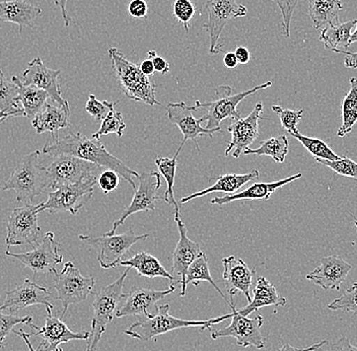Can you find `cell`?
Instances as JSON below:
<instances>
[{"label": "cell", "mask_w": 357, "mask_h": 351, "mask_svg": "<svg viewBox=\"0 0 357 351\" xmlns=\"http://www.w3.org/2000/svg\"><path fill=\"white\" fill-rule=\"evenodd\" d=\"M356 24L357 20H352L341 24L337 22V24H330L324 27L320 40L323 42L325 49L338 54H342L344 51H348L351 31Z\"/></svg>", "instance_id": "cell-31"}, {"label": "cell", "mask_w": 357, "mask_h": 351, "mask_svg": "<svg viewBox=\"0 0 357 351\" xmlns=\"http://www.w3.org/2000/svg\"><path fill=\"white\" fill-rule=\"evenodd\" d=\"M119 266L134 268L137 270L139 276L147 277V278L162 277V278L169 279L172 283L175 281L173 275L167 271L162 264L153 255L146 252L137 253L129 259L120 261Z\"/></svg>", "instance_id": "cell-32"}, {"label": "cell", "mask_w": 357, "mask_h": 351, "mask_svg": "<svg viewBox=\"0 0 357 351\" xmlns=\"http://www.w3.org/2000/svg\"><path fill=\"white\" fill-rule=\"evenodd\" d=\"M41 151H35L26 154L11 172L3 191L13 190L20 203L31 204L33 198L49 191L48 176L40 160Z\"/></svg>", "instance_id": "cell-3"}, {"label": "cell", "mask_w": 357, "mask_h": 351, "mask_svg": "<svg viewBox=\"0 0 357 351\" xmlns=\"http://www.w3.org/2000/svg\"><path fill=\"white\" fill-rule=\"evenodd\" d=\"M342 124L337 130L338 137H345L351 133L357 123V78H350V89L341 104Z\"/></svg>", "instance_id": "cell-35"}, {"label": "cell", "mask_w": 357, "mask_h": 351, "mask_svg": "<svg viewBox=\"0 0 357 351\" xmlns=\"http://www.w3.org/2000/svg\"><path fill=\"white\" fill-rule=\"evenodd\" d=\"M325 342V341L318 342V343L312 344L311 346H307V348H296L294 346L290 345V344L287 343L282 346V348H279L278 351H316L317 348H320L321 345Z\"/></svg>", "instance_id": "cell-55"}, {"label": "cell", "mask_w": 357, "mask_h": 351, "mask_svg": "<svg viewBox=\"0 0 357 351\" xmlns=\"http://www.w3.org/2000/svg\"><path fill=\"white\" fill-rule=\"evenodd\" d=\"M13 333H15V335H19L21 338H22V341L26 342V346H28L29 350L30 351H50V350H35V348H33L32 343L30 342V336L31 334H28V333L24 332V330L20 329L19 331L17 330H13ZM52 351H63L62 350V348H58V350H52Z\"/></svg>", "instance_id": "cell-57"}, {"label": "cell", "mask_w": 357, "mask_h": 351, "mask_svg": "<svg viewBox=\"0 0 357 351\" xmlns=\"http://www.w3.org/2000/svg\"><path fill=\"white\" fill-rule=\"evenodd\" d=\"M70 108L61 106L50 99L44 108L36 116L31 123L38 134L49 132L55 140H58V133L61 129L68 128Z\"/></svg>", "instance_id": "cell-25"}, {"label": "cell", "mask_w": 357, "mask_h": 351, "mask_svg": "<svg viewBox=\"0 0 357 351\" xmlns=\"http://www.w3.org/2000/svg\"><path fill=\"white\" fill-rule=\"evenodd\" d=\"M234 54L236 56L238 64H249L250 59H251V53L244 46L236 47L234 50Z\"/></svg>", "instance_id": "cell-52"}, {"label": "cell", "mask_w": 357, "mask_h": 351, "mask_svg": "<svg viewBox=\"0 0 357 351\" xmlns=\"http://www.w3.org/2000/svg\"><path fill=\"white\" fill-rule=\"evenodd\" d=\"M289 135L296 138L303 144V147L314 156V160H334L339 158V156L326 144L323 140L319 138L309 137V136L303 135L300 131L290 132Z\"/></svg>", "instance_id": "cell-39"}, {"label": "cell", "mask_w": 357, "mask_h": 351, "mask_svg": "<svg viewBox=\"0 0 357 351\" xmlns=\"http://www.w3.org/2000/svg\"><path fill=\"white\" fill-rule=\"evenodd\" d=\"M33 322L32 317H19L13 314H3L0 311V348H3L6 338L13 332V328L19 324H29Z\"/></svg>", "instance_id": "cell-43"}, {"label": "cell", "mask_w": 357, "mask_h": 351, "mask_svg": "<svg viewBox=\"0 0 357 351\" xmlns=\"http://www.w3.org/2000/svg\"><path fill=\"white\" fill-rule=\"evenodd\" d=\"M316 351H357L356 346L352 345L347 337H341L338 341H325Z\"/></svg>", "instance_id": "cell-49"}, {"label": "cell", "mask_w": 357, "mask_h": 351, "mask_svg": "<svg viewBox=\"0 0 357 351\" xmlns=\"http://www.w3.org/2000/svg\"><path fill=\"white\" fill-rule=\"evenodd\" d=\"M114 105H116V103L107 102V100L100 102L95 96L89 95L86 105V111L96 120H102Z\"/></svg>", "instance_id": "cell-47"}, {"label": "cell", "mask_w": 357, "mask_h": 351, "mask_svg": "<svg viewBox=\"0 0 357 351\" xmlns=\"http://www.w3.org/2000/svg\"><path fill=\"white\" fill-rule=\"evenodd\" d=\"M205 10L208 15V21L203 24V28L208 33L211 55L223 52L220 38L225 26L233 20L244 17L248 15V8L243 4L236 3V0H206Z\"/></svg>", "instance_id": "cell-10"}, {"label": "cell", "mask_w": 357, "mask_h": 351, "mask_svg": "<svg viewBox=\"0 0 357 351\" xmlns=\"http://www.w3.org/2000/svg\"><path fill=\"white\" fill-rule=\"evenodd\" d=\"M42 153L50 156H59V154L77 156L86 162L97 165L100 169L106 167L107 170H113L132 186L134 191L137 188L133 178H139V174L127 167L122 160L109 153L100 140L88 138L82 133H71L62 140L47 143L42 149Z\"/></svg>", "instance_id": "cell-1"}, {"label": "cell", "mask_w": 357, "mask_h": 351, "mask_svg": "<svg viewBox=\"0 0 357 351\" xmlns=\"http://www.w3.org/2000/svg\"><path fill=\"white\" fill-rule=\"evenodd\" d=\"M289 138L285 135H280L263 140L258 149H252L248 147L245 149L244 154L245 156H270L274 162L282 164L289 154Z\"/></svg>", "instance_id": "cell-37"}, {"label": "cell", "mask_w": 357, "mask_h": 351, "mask_svg": "<svg viewBox=\"0 0 357 351\" xmlns=\"http://www.w3.org/2000/svg\"><path fill=\"white\" fill-rule=\"evenodd\" d=\"M53 294L46 287L38 285L30 279H24V283L13 290L6 292V299L0 311H8L10 314L35 305H44L46 308L53 310L51 299Z\"/></svg>", "instance_id": "cell-19"}, {"label": "cell", "mask_w": 357, "mask_h": 351, "mask_svg": "<svg viewBox=\"0 0 357 351\" xmlns=\"http://www.w3.org/2000/svg\"><path fill=\"white\" fill-rule=\"evenodd\" d=\"M272 110L278 116L283 129L290 133V132L298 131V124L303 118V110H290V109H284L282 107L274 105L272 106Z\"/></svg>", "instance_id": "cell-44"}, {"label": "cell", "mask_w": 357, "mask_h": 351, "mask_svg": "<svg viewBox=\"0 0 357 351\" xmlns=\"http://www.w3.org/2000/svg\"><path fill=\"white\" fill-rule=\"evenodd\" d=\"M128 13L135 19H145L149 15V6L144 0H131L128 6Z\"/></svg>", "instance_id": "cell-50"}, {"label": "cell", "mask_w": 357, "mask_h": 351, "mask_svg": "<svg viewBox=\"0 0 357 351\" xmlns=\"http://www.w3.org/2000/svg\"><path fill=\"white\" fill-rule=\"evenodd\" d=\"M98 183L95 175L86 177L79 182L75 184L58 188L54 191L48 192V199L39 204L38 212L49 211L50 214L56 212H69L75 216L82 207L89 202L93 197V189Z\"/></svg>", "instance_id": "cell-7"}, {"label": "cell", "mask_w": 357, "mask_h": 351, "mask_svg": "<svg viewBox=\"0 0 357 351\" xmlns=\"http://www.w3.org/2000/svg\"><path fill=\"white\" fill-rule=\"evenodd\" d=\"M272 86V82H267L260 86L254 87V88L243 91L241 93L233 94V88L229 86H218L215 89V100L212 102L201 103L200 100H196L195 106L192 107L193 111L198 109H206L207 113L199 118L201 122L206 121L207 124L205 128L208 130L212 129L220 128V123L227 118L236 119L240 118L241 114L238 113V106L242 100L249 96L253 95L257 91H262Z\"/></svg>", "instance_id": "cell-6"}, {"label": "cell", "mask_w": 357, "mask_h": 351, "mask_svg": "<svg viewBox=\"0 0 357 351\" xmlns=\"http://www.w3.org/2000/svg\"><path fill=\"white\" fill-rule=\"evenodd\" d=\"M178 156V154H175L173 158L158 156L155 160L156 167H158L160 174L167 182V190L165 192V195L162 196V199L167 204L173 205L174 209H175V218L180 216V207H178V203L176 200L175 195H174Z\"/></svg>", "instance_id": "cell-36"}, {"label": "cell", "mask_w": 357, "mask_h": 351, "mask_svg": "<svg viewBox=\"0 0 357 351\" xmlns=\"http://www.w3.org/2000/svg\"><path fill=\"white\" fill-rule=\"evenodd\" d=\"M231 308V323L223 329L211 331L212 339L233 337L236 339L238 346L242 348H254L256 350H262L265 346V341L261 333V327L264 323V319L261 315H256L253 318L243 316L234 307V297H231L229 304Z\"/></svg>", "instance_id": "cell-11"}, {"label": "cell", "mask_w": 357, "mask_h": 351, "mask_svg": "<svg viewBox=\"0 0 357 351\" xmlns=\"http://www.w3.org/2000/svg\"><path fill=\"white\" fill-rule=\"evenodd\" d=\"M169 304L158 306L156 308L155 315L142 316L137 322L132 324L128 329L124 330V334L128 335L131 338L138 339L140 341H149L160 335L166 334L169 331L180 329V328L199 327L201 331L207 329L211 331L212 325L220 324L225 320L231 319L233 313L208 320H185L171 316Z\"/></svg>", "instance_id": "cell-2"}, {"label": "cell", "mask_w": 357, "mask_h": 351, "mask_svg": "<svg viewBox=\"0 0 357 351\" xmlns=\"http://www.w3.org/2000/svg\"><path fill=\"white\" fill-rule=\"evenodd\" d=\"M278 4L282 15V30L281 33L284 37H290V24H291L292 15L296 10V6L301 0H272Z\"/></svg>", "instance_id": "cell-46"}, {"label": "cell", "mask_w": 357, "mask_h": 351, "mask_svg": "<svg viewBox=\"0 0 357 351\" xmlns=\"http://www.w3.org/2000/svg\"><path fill=\"white\" fill-rule=\"evenodd\" d=\"M223 64L229 69H234L238 66V59L234 52L225 53V57H223Z\"/></svg>", "instance_id": "cell-58"}, {"label": "cell", "mask_w": 357, "mask_h": 351, "mask_svg": "<svg viewBox=\"0 0 357 351\" xmlns=\"http://www.w3.org/2000/svg\"><path fill=\"white\" fill-rule=\"evenodd\" d=\"M223 265V281L225 290L231 297L236 294H243L247 301H251V287L255 269H250L249 266L241 258L236 256L225 257L222 260Z\"/></svg>", "instance_id": "cell-23"}, {"label": "cell", "mask_w": 357, "mask_h": 351, "mask_svg": "<svg viewBox=\"0 0 357 351\" xmlns=\"http://www.w3.org/2000/svg\"><path fill=\"white\" fill-rule=\"evenodd\" d=\"M352 266L338 255L323 257L320 265L305 276L307 281L325 290H339Z\"/></svg>", "instance_id": "cell-22"}, {"label": "cell", "mask_w": 357, "mask_h": 351, "mask_svg": "<svg viewBox=\"0 0 357 351\" xmlns=\"http://www.w3.org/2000/svg\"><path fill=\"white\" fill-rule=\"evenodd\" d=\"M59 244L55 241L52 232L45 234L41 243L33 248L32 251L26 253H11L6 251V255L17 259L24 264V267L30 268L35 275L39 274H57V267L63 262V257L59 254Z\"/></svg>", "instance_id": "cell-14"}, {"label": "cell", "mask_w": 357, "mask_h": 351, "mask_svg": "<svg viewBox=\"0 0 357 351\" xmlns=\"http://www.w3.org/2000/svg\"><path fill=\"white\" fill-rule=\"evenodd\" d=\"M19 88L13 84V80H8L0 69V111L10 114L11 117H24V111L17 102Z\"/></svg>", "instance_id": "cell-38"}, {"label": "cell", "mask_w": 357, "mask_h": 351, "mask_svg": "<svg viewBox=\"0 0 357 351\" xmlns=\"http://www.w3.org/2000/svg\"><path fill=\"white\" fill-rule=\"evenodd\" d=\"M328 308L331 311H345L357 316V283L347 288L342 296L330 303Z\"/></svg>", "instance_id": "cell-41"}, {"label": "cell", "mask_w": 357, "mask_h": 351, "mask_svg": "<svg viewBox=\"0 0 357 351\" xmlns=\"http://www.w3.org/2000/svg\"><path fill=\"white\" fill-rule=\"evenodd\" d=\"M167 116L171 121L172 124L178 127L183 134V142L181 143L178 149L182 151L185 143L188 140H192L195 144L196 149L200 151L199 145H198L197 138L201 136H209L212 137L214 133L220 132L222 128L208 129L205 128L201 125V120L194 117L192 114V107L187 106L184 102L169 103L167 105Z\"/></svg>", "instance_id": "cell-20"}, {"label": "cell", "mask_w": 357, "mask_h": 351, "mask_svg": "<svg viewBox=\"0 0 357 351\" xmlns=\"http://www.w3.org/2000/svg\"><path fill=\"white\" fill-rule=\"evenodd\" d=\"M287 304V299L278 294L275 286L265 277L260 276L257 279L256 287L249 305L240 308L238 312L243 316L248 317L252 313L257 312L259 308L270 307V306L283 307Z\"/></svg>", "instance_id": "cell-29"}, {"label": "cell", "mask_w": 357, "mask_h": 351, "mask_svg": "<svg viewBox=\"0 0 357 351\" xmlns=\"http://www.w3.org/2000/svg\"><path fill=\"white\" fill-rule=\"evenodd\" d=\"M201 281H207V283H211L215 288L216 292L222 296V299L229 305V301H227V297L223 294L222 290L214 283L213 278L211 277L208 258H207L206 254L204 252H202V254L190 265L188 270H187L184 285L181 287L180 296H186L187 286H188L189 283H193L194 286H198L200 285Z\"/></svg>", "instance_id": "cell-34"}, {"label": "cell", "mask_w": 357, "mask_h": 351, "mask_svg": "<svg viewBox=\"0 0 357 351\" xmlns=\"http://www.w3.org/2000/svg\"><path fill=\"white\" fill-rule=\"evenodd\" d=\"M303 174L298 173L296 175L290 176L289 178L282 179V180L275 181L270 183H255L251 186L245 188L240 192H236L229 195L223 196V197H214L211 199V204L222 205L229 204L238 200H269L272 194L279 189V188L285 186L294 181L301 178Z\"/></svg>", "instance_id": "cell-27"}, {"label": "cell", "mask_w": 357, "mask_h": 351, "mask_svg": "<svg viewBox=\"0 0 357 351\" xmlns=\"http://www.w3.org/2000/svg\"><path fill=\"white\" fill-rule=\"evenodd\" d=\"M343 8L341 0H309V15L316 30L339 22V13Z\"/></svg>", "instance_id": "cell-33"}, {"label": "cell", "mask_w": 357, "mask_h": 351, "mask_svg": "<svg viewBox=\"0 0 357 351\" xmlns=\"http://www.w3.org/2000/svg\"><path fill=\"white\" fill-rule=\"evenodd\" d=\"M130 269V267H127L124 274L117 281L100 288L99 292H96L93 303L91 331H89V337L86 341H88L86 351H98V346L102 334L115 317L118 306L124 299L123 288H124L125 279L128 276Z\"/></svg>", "instance_id": "cell-5"}, {"label": "cell", "mask_w": 357, "mask_h": 351, "mask_svg": "<svg viewBox=\"0 0 357 351\" xmlns=\"http://www.w3.org/2000/svg\"><path fill=\"white\" fill-rule=\"evenodd\" d=\"M8 117H11L10 114L4 113V112L0 111V122H2V121L8 119Z\"/></svg>", "instance_id": "cell-60"}, {"label": "cell", "mask_w": 357, "mask_h": 351, "mask_svg": "<svg viewBox=\"0 0 357 351\" xmlns=\"http://www.w3.org/2000/svg\"><path fill=\"white\" fill-rule=\"evenodd\" d=\"M139 184L136 188L134 197L130 205L125 209L124 212L120 216L119 220L114 221L111 231L106 232L107 236H113L116 234L118 227L124 225L125 221L137 212L155 211L156 209L155 202L160 199L158 196V191L162 187V179L156 172L140 174Z\"/></svg>", "instance_id": "cell-15"}, {"label": "cell", "mask_w": 357, "mask_h": 351, "mask_svg": "<svg viewBox=\"0 0 357 351\" xmlns=\"http://www.w3.org/2000/svg\"><path fill=\"white\" fill-rule=\"evenodd\" d=\"M259 179H260V172L258 170H253L250 173L242 174V175L225 174V175L211 177L208 179L211 186L206 188V189L201 190V191L195 192L191 195L181 198L180 202L187 203L189 201L194 200V199L208 195V194L213 193V192H225L227 194H234L238 191L241 188L245 186L247 183L259 180Z\"/></svg>", "instance_id": "cell-26"}, {"label": "cell", "mask_w": 357, "mask_h": 351, "mask_svg": "<svg viewBox=\"0 0 357 351\" xmlns=\"http://www.w3.org/2000/svg\"><path fill=\"white\" fill-rule=\"evenodd\" d=\"M354 225H356V229H357V221H354Z\"/></svg>", "instance_id": "cell-61"}, {"label": "cell", "mask_w": 357, "mask_h": 351, "mask_svg": "<svg viewBox=\"0 0 357 351\" xmlns=\"http://www.w3.org/2000/svg\"><path fill=\"white\" fill-rule=\"evenodd\" d=\"M11 80L19 88L17 102L21 104L24 117L32 121L44 108L46 103L50 99V96L43 89L36 88L33 86H24L22 84L21 78L15 77V75L11 77Z\"/></svg>", "instance_id": "cell-30"}, {"label": "cell", "mask_w": 357, "mask_h": 351, "mask_svg": "<svg viewBox=\"0 0 357 351\" xmlns=\"http://www.w3.org/2000/svg\"><path fill=\"white\" fill-rule=\"evenodd\" d=\"M54 3L61 10L62 19H63L64 24L66 27L70 26L73 22V17H69L68 13H67V0H54Z\"/></svg>", "instance_id": "cell-53"}, {"label": "cell", "mask_w": 357, "mask_h": 351, "mask_svg": "<svg viewBox=\"0 0 357 351\" xmlns=\"http://www.w3.org/2000/svg\"><path fill=\"white\" fill-rule=\"evenodd\" d=\"M109 56L118 82L129 100L149 106H160L155 98V82L142 73L139 66L127 59L119 49L114 47L109 49Z\"/></svg>", "instance_id": "cell-4"}, {"label": "cell", "mask_w": 357, "mask_h": 351, "mask_svg": "<svg viewBox=\"0 0 357 351\" xmlns=\"http://www.w3.org/2000/svg\"><path fill=\"white\" fill-rule=\"evenodd\" d=\"M195 6L191 0H175L173 6V15L184 27L185 32H189L190 22L195 15Z\"/></svg>", "instance_id": "cell-45"}, {"label": "cell", "mask_w": 357, "mask_h": 351, "mask_svg": "<svg viewBox=\"0 0 357 351\" xmlns=\"http://www.w3.org/2000/svg\"><path fill=\"white\" fill-rule=\"evenodd\" d=\"M149 237L147 234H136L132 229H129L121 234H104L102 237L80 234L78 238L89 247L97 250L98 261L102 269H111L119 266L123 256L131 249L134 244L146 240Z\"/></svg>", "instance_id": "cell-8"}, {"label": "cell", "mask_w": 357, "mask_h": 351, "mask_svg": "<svg viewBox=\"0 0 357 351\" xmlns=\"http://www.w3.org/2000/svg\"><path fill=\"white\" fill-rule=\"evenodd\" d=\"M175 285L172 283L167 290H155L153 288H132L125 294L124 303L116 311L115 316L122 318L126 316H149V308L158 301L175 292Z\"/></svg>", "instance_id": "cell-21"}, {"label": "cell", "mask_w": 357, "mask_h": 351, "mask_svg": "<svg viewBox=\"0 0 357 351\" xmlns=\"http://www.w3.org/2000/svg\"><path fill=\"white\" fill-rule=\"evenodd\" d=\"M319 164L330 167L332 171L338 175L349 177V178H357V163L346 156H339V158L334 160H314Z\"/></svg>", "instance_id": "cell-42"}, {"label": "cell", "mask_w": 357, "mask_h": 351, "mask_svg": "<svg viewBox=\"0 0 357 351\" xmlns=\"http://www.w3.org/2000/svg\"><path fill=\"white\" fill-rule=\"evenodd\" d=\"M342 54L345 55L344 66L346 68H357V52H349L344 51Z\"/></svg>", "instance_id": "cell-56"}, {"label": "cell", "mask_w": 357, "mask_h": 351, "mask_svg": "<svg viewBox=\"0 0 357 351\" xmlns=\"http://www.w3.org/2000/svg\"><path fill=\"white\" fill-rule=\"evenodd\" d=\"M140 70L144 73L146 77H153L155 73V66H153V59L151 58L147 57L146 59H144L142 64H139Z\"/></svg>", "instance_id": "cell-54"}, {"label": "cell", "mask_w": 357, "mask_h": 351, "mask_svg": "<svg viewBox=\"0 0 357 351\" xmlns=\"http://www.w3.org/2000/svg\"><path fill=\"white\" fill-rule=\"evenodd\" d=\"M61 73L60 69L48 68L41 57L33 58L28 64V67L22 71V84L24 86H33L36 88L43 89L46 91L50 99L57 104L69 108L68 102L62 98V91L59 86V75Z\"/></svg>", "instance_id": "cell-18"}, {"label": "cell", "mask_w": 357, "mask_h": 351, "mask_svg": "<svg viewBox=\"0 0 357 351\" xmlns=\"http://www.w3.org/2000/svg\"><path fill=\"white\" fill-rule=\"evenodd\" d=\"M356 42H357V24L356 31H354V33H351V37H350L349 44L352 45L354 43H356Z\"/></svg>", "instance_id": "cell-59"}, {"label": "cell", "mask_w": 357, "mask_h": 351, "mask_svg": "<svg viewBox=\"0 0 357 351\" xmlns=\"http://www.w3.org/2000/svg\"><path fill=\"white\" fill-rule=\"evenodd\" d=\"M119 174L116 173L113 170H106L100 174L98 179V184L105 194L111 193L114 190L117 189L119 185Z\"/></svg>", "instance_id": "cell-48"}, {"label": "cell", "mask_w": 357, "mask_h": 351, "mask_svg": "<svg viewBox=\"0 0 357 351\" xmlns=\"http://www.w3.org/2000/svg\"><path fill=\"white\" fill-rule=\"evenodd\" d=\"M147 57L151 58L155 66V73L160 75H167L169 73V64L165 58L160 57L156 54V51L151 50L147 52Z\"/></svg>", "instance_id": "cell-51"}, {"label": "cell", "mask_w": 357, "mask_h": 351, "mask_svg": "<svg viewBox=\"0 0 357 351\" xmlns=\"http://www.w3.org/2000/svg\"><path fill=\"white\" fill-rule=\"evenodd\" d=\"M40 17H42L41 8L30 3L29 0L0 1V22L17 24L21 33L26 27L33 28L36 20Z\"/></svg>", "instance_id": "cell-28"}, {"label": "cell", "mask_w": 357, "mask_h": 351, "mask_svg": "<svg viewBox=\"0 0 357 351\" xmlns=\"http://www.w3.org/2000/svg\"><path fill=\"white\" fill-rule=\"evenodd\" d=\"M95 277L84 276L73 262H66L61 272L55 274V290L57 299L61 301L62 317L66 315L69 306L82 303L93 294L95 287Z\"/></svg>", "instance_id": "cell-9"}, {"label": "cell", "mask_w": 357, "mask_h": 351, "mask_svg": "<svg viewBox=\"0 0 357 351\" xmlns=\"http://www.w3.org/2000/svg\"><path fill=\"white\" fill-rule=\"evenodd\" d=\"M263 104L258 103L251 114L245 118H236L231 121L227 131L231 133V142L225 151V156L233 151L234 158H238L245 149L250 147L259 136V121L262 118Z\"/></svg>", "instance_id": "cell-17"}, {"label": "cell", "mask_w": 357, "mask_h": 351, "mask_svg": "<svg viewBox=\"0 0 357 351\" xmlns=\"http://www.w3.org/2000/svg\"><path fill=\"white\" fill-rule=\"evenodd\" d=\"M39 204H24L13 210L6 225V248L11 246H35L41 227L38 221Z\"/></svg>", "instance_id": "cell-13"}, {"label": "cell", "mask_w": 357, "mask_h": 351, "mask_svg": "<svg viewBox=\"0 0 357 351\" xmlns=\"http://www.w3.org/2000/svg\"><path fill=\"white\" fill-rule=\"evenodd\" d=\"M47 316L45 319L43 327H38L37 325L31 322L28 326L36 330L31 335L40 336L42 338V343L40 344L38 350H56L59 348L60 344L66 343L71 341H88L89 337V331H80L73 332L67 327L66 323L58 317L52 315L51 308H46Z\"/></svg>", "instance_id": "cell-16"}, {"label": "cell", "mask_w": 357, "mask_h": 351, "mask_svg": "<svg viewBox=\"0 0 357 351\" xmlns=\"http://www.w3.org/2000/svg\"><path fill=\"white\" fill-rule=\"evenodd\" d=\"M45 169L48 176L49 191H54L58 188L75 184L86 177L95 175L93 173L100 167L77 156L59 154L52 156L50 164Z\"/></svg>", "instance_id": "cell-12"}, {"label": "cell", "mask_w": 357, "mask_h": 351, "mask_svg": "<svg viewBox=\"0 0 357 351\" xmlns=\"http://www.w3.org/2000/svg\"><path fill=\"white\" fill-rule=\"evenodd\" d=\"M126 128L124 119L121 112L115 110V105L111 107L110 111L107 114L106 117L102 120V124L99 130L91 135L93 140H100L102 136L109 135V134H116L118 137H122L123 132Z\"/></svg>", "instance_id": "cell-40"}, {"label": "cell", "mask_w": 357, "mask_h": 351, "mask_svg": "<svg viewBox=\"0 0 357 351\" xmlns=\"http://www.w3.org/2000/svg\"><path fill=\"white\" fill-rule=\"evenodd\" d=\"M178 230V239L177 246L173 252V265H172V275H175V283H181V287L184 285L185 277L187 270L192 263L202 254L199 244L192 241L187 234V227L181 220L180 216L175 218Z\"/></svg>", "instance_id": "cell-24"}]
</instances>
